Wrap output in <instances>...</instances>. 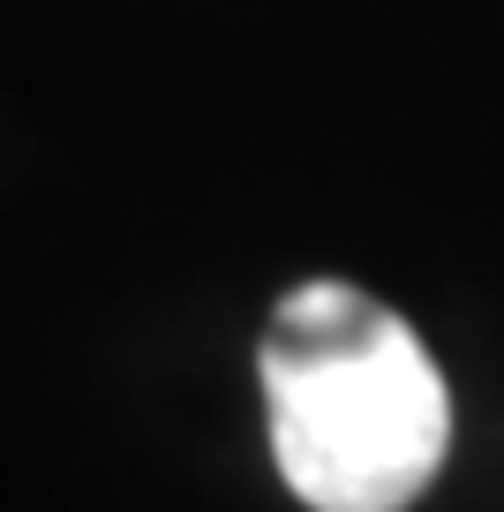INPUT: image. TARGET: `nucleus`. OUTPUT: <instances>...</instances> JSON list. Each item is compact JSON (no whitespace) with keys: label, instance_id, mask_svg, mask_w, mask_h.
<instances>
[{"label":"nucleus","instance_id":"1","mask_svg":"<svg viewBox=\"0 0 504 512\" xmlns=\"http://www.w3.org/2000/svg\"><path fill=\"white\" fill-rule=\"evenodd\" d=\"M271 460L309 512H407L452 452V392L407 317L309 279L264 332Z\"/></svg>","mask_w":504,"mask_h":512}]
</instances>
